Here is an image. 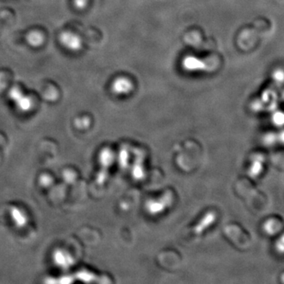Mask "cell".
Masks as SVG:
<instances>
[{"label":"cell","instance_id":"cell-2","mask_svg":"<svg viewBox=\"0 0 284 284\" xmlns=\"http://www.w3.org/2000/svg\"><path fill=\"white\" fill-rule=\"evenodd\" d=\"M10 98L12 99L19 109L23 110H28L32 107V100L30 97L23 94L22 92L19 88H12L9 93Z\"/></svg>","mask_w":284,"mask_h":284},{"label":"cell","instance_id":"cell-3","mask_svg":"<svg viewBox=\"0 0 284 284\" xmlns=\"http://www.w3.org/2000/svg\"><path fill=\"white\" fill-rule=\"evenodd\" d=\"M183 66L190 71H199L207 69L206 64L195 56L186 57L183 61Z\"/></svg>","mask_w":284,"mask_h":284},{"label":"cell","instance_id":"cell-1","mask_svg":"<svg viewBox=\"0 0 284 284\" xmlns=\"http://www.w3.org/2000/svg\"><path fill=\"white\" fill-rule=\"evenodd\" d=\"M60 41L62 45L66 49L70 51H76L81 49L82 46V41L79 36L75 33L65 31L61 33L60 37Z\"/></svg>","mask_w":284,"mask_h":284},{"label":"cell","instance_id":"cell-6","mask_svg":"<svg viewBox=\"0 0 284 284\" xmlns=\"http://www.w3.org/2000/svg\"><path fill=\"white\" fill-rule=\"evenodd\" d=\"M74 5L78 9L84 8L87 4L88 0H74Z\"/></svg>","mask_w":284,"mask_h":284},{"label":"cell","instance_id":"cell-4","mask_svg":"<svg viewBox=\"0 0 284 284\" xmlns=\"http://www.w3.org/2000/svg\"><path fill=\"white\" fill-rule=\"evenodd\" d=\"M132 83L127 78H119L113 82L112 88L116 93H127L132 89Z\"/></svg>","mask_w":284,"mask_h":284},{"label":"cell","instance_id":"cell-7","mask_svg":"<svg viewBox=\"0 0 284 284\" xmlns=\"http://www.w3.org/2000/svg\"><path fill=\"white\" fill-rule=\"evenodd\" d=\"M5 86H6V83H5L4 80H3L2 76L0 75V90L3 89Z\"/></svg>","mask_w":284,"mask_h":284},{"label":"cell","instance_id":"cell-5","mask_svg":"<svg viewBox=\"0 0 284 284\" xmlns=\"http://www.w3.org/2000/svg\"><path fill=\"white\" fill-rule=\"evenodd\" d=\"M27 41L28 43L33 47H39L44 43V38L42 33L38 31H32L27 35Z\"/></svg>","mask_w":284,"mask_h":284}]
</instances>
